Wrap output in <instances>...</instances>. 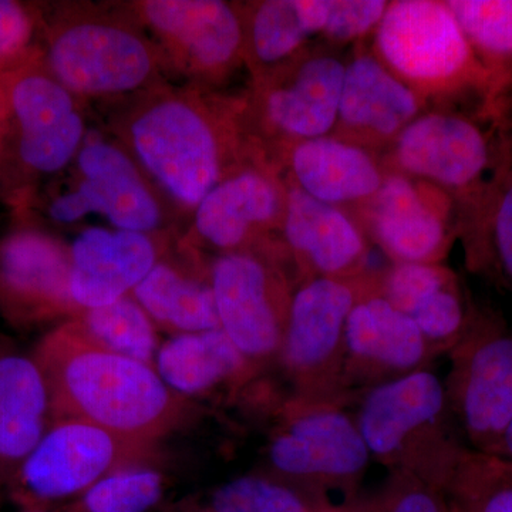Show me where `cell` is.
<instances>
[{"mask_svg":"<svg viewBox=\"0 0 512 512\" xmlns=\"http://www.w3.org/2000/svg\"><path fill=\"white\" fill-rule=\"evenodd\" d=\"M30 353L45 377L53 419L87 421L156 444L190 414V402L164 383L156 367L99 348L70 319Z\"/></svg>","mask_w":512,"mask_h":512,"instance_id":"1","label":"cell"},{"mask_svg":"<svg viewBox=\"0 0 512 512\" xmlns=\"http://www.w3.org/2000/svg\"><path fill=\"white\" fill-rule=\"evenodd\" d=\"M128 111L131 157L180 207L194 208L237 168L239 107L197 89H154Z\"/></svg>","mask_w":512,"mask_h":512,"instance_id":"2","label":"cell"},{"mask_svg":"<svg viewBox=\"0 0 512 512\" xmlns=\"http://www.w3.org/2000/svg\"><path fill=\"white\" fill-rule=\"evenodd\" d=\"M357 429L373 460L444 491L468 448L448 407L444 382L420 370L359 393Z\"/></svg>","mask_w":512,"mask_h":512,"instance_id":"3","label":"cell"},{"mask_svg":"<svg viewBox=\"0 0 512 512\" xmlns=\"http://www.w3.org/2000/svg\"><path fill=\"white\" fill-rule=\"evenodd\" d=\"M400 173L436 185L463 208L460 229L473 271L485 264V225L498 171L493 144L477 121L453 111L423 114L394 140Z\"/></svg>","mask_w":512,"mask_h":512,"instance_id":"4","label":"cell"},{"mask_svg":"<svg viewBox=\"0 0 512 512\" xmlns=\"http://www.w3.org/2000/svg\"><path fill=\"white\" fill-rule=\"evenodd\" d=\"M375 33L377 59L420 97L478 94L494 106L490 74L446 2L389 3Z\"/></svg>","mask_w":512,"mask_h":512,"instance_id":"5","label":"cell"},{"mask_svg":"<svg viewBox=\"0 0 512 512\" xmlns=\"http://www.w3.org/2000/svg\"><path fill=\"white\" fill-rule=\"evenodd\" d=\"M349 406L285 397L266 448L272 474L320 495L355 493L372 457Z\"/></svg>","mask_w":512,"mask_h":512,"instance_id":"6","label":"cell"},{"mask_svg":"<svg viewBox=\"0 0 512 512\" xmlns=\"http://www.w3.org/2000/svg\"><path fill=\"white\" fill-rule=\"evenodd\" d=\"M57 82L76 97H114L156 87L164 69L154 42L113 18H62L47 26L42 57Z\"/></svg>","mask_w":512,"mask_h":512,"instance_id":"7","label":"cell"},{"mask_svg":"<svg viewBox=\"0 0 512 512\" xmlns=\"http://www.w3.org/2000/svg\"><path fill=\"white\" fill-rule=\"evenodd\" d=\"M377 274L303 279L293 292L278 365L289 396L352 404L343 390L346 323L357 301L376 288Z\"/></svg>","mask_w":512,"mask_h":512,"instance_id":"8","label":"cell"},{"mask_svg":"<svg viewBox=\"0 0 512 512\" xmlns=\"http://www.w3.org/2000/svg\"><path fill=\"white\" fill-rule=\"evenodd\" d=\"M156 444L127 439L87 421L53 419L10 478L6 497L20 510L56 508L82 497L119 468L151 463Z\"/></svg>","mask_w":512,"mask_h":512,"instance_id":"9","label":"cell"},{"mask_svg":"<svg viewBox=\"0 0 512 512\" xmlns=\"http://www.w3.org/2000/svg\"><path fill=\"white\" fill-rule=\"evenodd\" d=\"M272 245L218 255L210 268L220 328L258 370L278 362L296 286Z\"/></svg>","mask_w":512,"mask_h":512,"instance_id":"10","label":"cell"},{"mask_svg":"<svg viewBox=\"0 0 512 512\" xmlns=\"http://www.w3.org/2000/svg\"><path fill=\"white\" fill-rule=\"evenodd\" d=\"M448 355L444 389L454 423L470 450L497 456L512 419V325L476 309Z\"/></svg>","mask_w":512,"mask_h":512,"instance_id":"11","label":"cell"},{"mask_svg":"<svg viewBox=\"0 0 512 512\" xmlns=\"http://www.w3.org/2000/svg\"><path fill=\"white\" fill-rule=\"evenodd\" d=\"M0 82L8 103L0 161L8 156L29 180L62 173L87 137L79 97L57 82L39 53Z\"/></svg>","mask_w":512,"mask_h":512,"instance_id":"12","label":"cell"},{"mask_svg":"<svg viewBox=\"0 0 512 512\" xmlns=\"http://www.w3.org/2000/svg\"><path fill=\"white\" fill-rule=\"evenodd\" d=\"M165 67L215 83L247 60L244 13L221 0H144L133 6Z\"/></svg>","mask_w":512,"mask_h":512,"instance_id":"13","label":"cell"},{"mask_svg":"<svg viewBox=\"0 0 512 512\" xmlns=\"http://www.w3.org/2000/svg\"><path fill=\"white\" fill-rule=\"evenodd\" d=\"M76 161L82 180L47 202L50 220L73 224L97 214L121 231L148 235L160 227V202L148 188L140 165L123 148L87 136Z\"/></svg>","mask_w":512,"mask_h":512,"instance_id":"14","label":"cell"},{"mask_svg":"<svg viewBox=\"0 0 512 512\" xmlns=\"http://www.w3.org/2000/svg\"><path fill=\"white\" fill-rule=\"evenodd\" d=\"M70 251L42 229L20 227L0 238V316L19 328L72 319Z\"/></svg>","mask_w":512,"mask_h":512,"instance_id":"15","label":"cell"},{"mask_svg":"<svg viewBox=\"0 0 512 512\" xmlns=\"http://www.w3.org/2000/svg\"><path fill=\"white\" fill-rule=\"evenodd\" d=\"M434 359L413 320L380 296L377 286L357 301L346 323L342 375L352 404L370 387L429 369Z\"/></svg>","mask_w":512,"mask_h":512,"instance_id":"16","label":"cell"},{"mask_svg":"<svg viewBox=\"0 0 512 512\" xmlns=\"http://www.w3.org/2000/svg\"><path fill=\"white\" fill-rule=\"evenodd\" d=\"M345 70L338 57L316 53L259 77L256 109L262 126L292 144L328 136L338 124Z\"/></svg>","mask_w":512,"mask_h":512,"instance_id":"17","label":"cell"},{"mask_svg":"<svg viewBox=\"0 0 512 512\" xmlns=\"http://www.w3.org/2000/svg\"><path fill=\"white\" fill-rule=\"evenodd\" d=\"M286 188L269 168L242 165L220 181L194 210V234L218 255L268 244L284 221Z\"/></svg>","mask_w":512,"mask_h":512,"instance_id":"18","label":"cell"},{"mask_svg":"<svg viewBox=\"0 0 512 512\" xmlns=\"http://www.w3.org/2000/svg\"><path fill=\"white\" fill-rule=\"evenodd\" d=\"M373 241L393 264H441L453 241L451 202L409 175H384L380 190L366 204Z\"/></svg>","mask_w":512,"mask_h":512,"instance_id":"19","label":"cell"},{"mask_svg":"<svg viewBox=\"0 0 512 512\" xmlns=\"http://www.w3.org/2000/svg\"><path fill=\"white\" fill-rule=\"evenodd\" d=\"M282 232L286 255L301 281L367 274L369 247L359 225L339 207L315 200L295 185L286 188Z\"/></svg>","mask_w":512,"mask_h":512,"instance_id":"20","label":"cell"},{"mask_svg":"<svg viewBox=\"0 0 512 512\" xmlns=\"http://www.w3.org/2000/svg\"><path fill=\"white\" fill-rule=\"evenodd\" d=\"M70 298L76 311L131 295L160 261V248L141 232L87 228L69 247Z\"/></svg>","mask_w":512,"mask_h":512,"instance_id":"21","label":"cell"},{"mask_svg":"<svg viewBox=\"0 0 512 512\" xmlns=\"http://www.w3.org/2000/svg\"><path fill=\"white\" fill-rule=\"evenodd\" d=\"M52 420L45 377L32 353L0 335V497Z\"/></svg>","mask_w":512,"mask_h":512,"instance_id":"22","label":"cell"},{"mask_svg":"<svg viewBox=\"0 0 512 512\" xmlns=\"http://www.w3.org/2000/svg\"><path fill=\"white\" fill-rule=\"evenodd\" d=\"M420 96L376 56L359 55L346 64L338 124L356 140H396L419 117Z\"/></svg>","mask_w":512,"mask_h":512,"instance_id":"23","label":"cell"},{"mask_svg":"<svg viewBox=\"0 0 512 512\" xmlns=\"http://www.w3.org/2000/svg\"><path fill=\"white\" fill-rule=\"evenodd\" d=\"M156 370L187 400L238 394L261 373L221 329L171 336L158 348Z\"/></svg>","mask_w":512,"mask_h":512,"instance_id":"24","label":"cell"},{"mask_svg":"<svg viewBox=\"0 0 512 512\" xmlns=\"http://www.w3.org/2000/svg\"><path fill=\"white\" fill-rule=\"evenodd\" d=\"M288 163L292 185L333 207L367 204L384 180L372 154L342 137L325 136L292 144Z\"/></svg>","mask_w":512,"mask_h":512,"instance_id":"25","label":"cell"},{"mask_svg":"<svg viewBox=\"0 0 512 512\" xmlns=\"http://www.w3.org/2000/svg\"><path fill=\"white\" fill-rule=\"evenodd\" d=\"M131 296L157 328L173 336L221 329L210 271L201 274L161 258Z\"/></svg>","mask_w":512,"mask_h":512,"instance_id":"26","label":"cell"},{"mask_svg":"<svg viewBox=\"0 0 512 512\" xmlns=\"http://www.w3.org/2000/svg\"><path fill=\"white\" fill-rule=\"evenodd\" d=\"M328 0H264L245 15V55L258 76L291 62L311 37L322 35Z\"/></svg>","mask_w":512,"mask_h":512,"instance_id":"27","label":"cell"},{"mask_svg":"<svg viewBox=\"0 0 512 512\" xmlns=\"http://www.w3.org/2000/svg\"><path fill=\"white\" fill-rule=\"evenodd\" d=\"M70 320L84 338L99 348L156 367L161 345L158 328L133 296L99 308L82 309Z\"/></svg>","mask_w":512,"mask_h":512,"instance_id":"28","label":"cell"},{"mask_svg":"<svg viewBox=\"0 0 512 512\" xmlns=\"http://www.w3.org/2000/svg\"><path fill=\"white\" fill-rule=\"evenodd\" d=\"M494 87L495 103L512 79V0L446 2Z\"/></svg>","mask_w":512,"mask_h":512,"instance_id":"29","label":"cell"},{"mask_svg":"<svg viewBox=\"0 0 512 512\" xmlns=\"http://www.w3.org/2000/svg\"><path fill=\"white\" fill-rule=\"evenodd\" d=\"M444 495L448 512H512V464L466 448Z\"/></svg>","mask_w":512,"mask_h":512,"instance_id":"30","label":"cell"},{"mask_svg":"<svg viewBox=\"0 0 512 512\" xmlns=\"http://www.w3.org/2000/svg\"><path fill=\"white\" fill-rule=\"evenodd\" d=\"M323 495L275 474H248L222 484L211 512H328Z\"/></svg>","mask_w":512,"mask_h":512,"instance_id":"31","label":"cell"},{"mask_svg":"<svg viewBox=\"0 0 512 512\" xmlns=\"http://www.w3.org/2000/svg\"><path fill=\"white\" fill-rule=\"evenodd\" d=\"M164 477L151 463L119 468L77 498L73 512H148L160 503Z\"/></svg>","mask_w":512,"mask_h":512,"instance_id":"32","label":"cell"},{"mask_svg":"<svg viewBox=\"0 0 512 512\" xmlns=\"http://www.w3.org/2000/svg\"><path fill=\"white\" fill-rule=\"evenodd\" d=\"M342 508L345 512H448L443 490L406 471H389L372 494Z\"/></svg>","mask_w":512,"mask_h":512,"instance_id":"33","label":"cell"},{"mask_svg":"<svg viewBox=\"0 0 512 512\" xmlns=\"http://www.w3.org/2000/svg\"><path fill=\"white\" fill-rule=\"evenodd\" d=\"M487 274L512 293V168L503 164L495 181L485 225Z\"/></svg>","mask_w":512,"mask_h":512,"instance_id":"34","label":"cell"},{"mask_svg":"<svg viewBox=\"0 0 512 512\" xmlns=\"http://www.w3.org/2000/svg\"><path fill=\"white\" fill-rule=\"evenodd\" d=\"M457 276L443 264H393L377 274V293L397 311L409 316L430 292Z\"/></svg>","mask_w":512,"mask_h":512,"instance_id":"35","label":"cell"},{"mask_svg":"<svg viewBox=\"0 0 512 512\" xmlns=\"http://www.w3.org/2000/svg\"><path fill=\"white\" fill-rule=\"evenodd\" d=\"M35 10L15 0H0V79L36 55L33 36Z\"/></svg>","mask_w":512,"mask_h":512,"instance_id":"36","label":"cell"},{"mask_svg":"<svg viewBox=\"0 0 512 512\" xmlns=\"http://www.w3.org/2000/svg\"><path fill=\"white\" fill-rule=\"evenodd\" d=\"M389 2L384 0H328V20L322 35L330 42L348 43L376 30Z\"/></svg>","mask_w":512,"mask_h":512,"instance_id":"37","label":"cell"},{"mask_svg":"<svg viewBox=\"0 0 512 512\" xmlns=\"http://www.w3.org/2000/svg\"><path fill=\"white\" fill-rule=\"evenodd\" d=\"M495 457L503 458V460L512 464V419L510 423H508L507 429L504 431L500 448H498V453Z\"/></svg>","mask_w":512,"mask_h":512,"instance_id":"38","label":"cell"},{"mask_svg":"<svg viewBox=\"0 0 512 512\" xmlns=\"http://www.w3.org/2000/svg\"><path fill=\"white\" fill-rule=\"evenodd\" d=\"M6 130H8V103H6L5 89L0 82V148L5 140Z\"/></svg>","mask_w":512,"mask_h":512,"instance_id":"39","label":"cell"},{"mask_svg":"<svg viewBox=\"0 0 512 512\" xmlns=\"http://www.w3.org/2000/svg\"><path fill=\"white\" fill-rule=\"evenodd\" d=\"M22 512H73L72 510L60 511L56 508H33V510H22Z\"/></svg>","mask_w":512,"mask_h":512,"instance_id":"40","label":"cell"},{"mask_svg":"<svg viewBox=\"0 0 512 512\" xmlns=\"http://www.w3.org/2000/svg\"><path fill=\"white\" fill-rule=\"evenodd\" d=\"M328 512H345V511H343L342 507H339V508H332V507H330Z\"/></svg>","mask_w":512,"mask_h":512,"instance_id":"41","label":"cell"}]
</instances>
